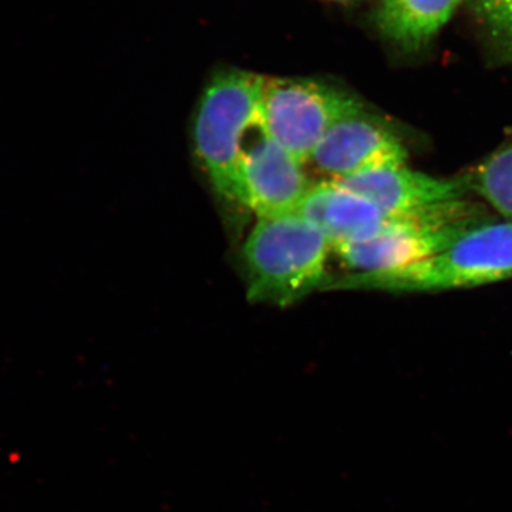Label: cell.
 Wrapping results in <instances>:
<instances>
[{
    "label": "cell",
    "instance_id": "cell-10",
    "mask_svg": "<svg viewBox=\"0 0 512 512\" xmlns=\"http://www.w3.org/2000/svg\"><path fill=\"white\" fill-rule=\"evenodd\" d=\"M463 0H382L379 22L387 39L417 50L433 39Z\"/></svg>",
    "mask_w": 512,
    "mask_h": 512
},
{
    "label": "cell",
    "instance_id": "cell-6",
    "mask_svg": "<svg viewBox=\"0 0 512 512\" xmlns=\"http://www.w3.org/2000/svg\"><path fill=\"white\" fill-rule=\"evenodd\" d=\"M407 157L397 134L362 107L330 127L308 163L326 180L339 181L377 168L403 167Z\"/></svg>",
    "mask_w": 512,
    "mask_h": 512
},
{
    "label": "cell",
    "instance_id": "cell-9",
    "mask_svg": "<svg viewBox=\"0 0 512 512\" xmlns=\"http://www.w3.org/2000/svg\"><path fill=\"white\" fill-rule=\"evenodd\" d=\"M296 214L318 229L332 249L377 237L393 221L363 195L333 180L312 184Z\"/></svg>",
    "mask_w": 512,
    "mask_h": 512
},
{
    "label": "cell",
    "instance_id": "cell-11",
    "mask_svg": "<svg viewBox=\"0 0 512 512\" xmlns=\"http://www.w3.org/2000/svg\"><path fill=\"white\" fill-rule=\"evenodd\" d=\"M476 191L507 221H512V146L498 151L468 175Z\"/></svg>",
    "mask_w": 512,
    "mask_h": 512
},
{
    "label": "cell",
    "instance_id": "cell-12",
    "mask_svg": "<svg viewBox=\"0 0 512 512\" xmlns=\"http://www.w3.org/2000/svg\"><path fill=\"white\" fill-rule=\"evenodd\" d=\"M476 12L495 52L512 64V0H477Z\"/></svg>",
    "mask_w": 512,
    "mask_h": 512
},
{
    "label": "cell",
    "instance_id": "cell-1",
    "mask_svg": "<svg viewBox=\"0 0 512 512\" xmlns=\"http://www.w3.org/2000/svg\"><path fill=\"white\" fill-rule=\"evenodd\" d=\"M328 239L299 214L258 218L242 248L248 298L286 308L328 284Z\"/></svg>",
    "mask_w": 512,
    "mask_h": 512
},
{
    "label": "cell",
    "instance_id": "cell-5",
    "mask_svg": "<svg viewBox=\"0 0 512 512\" xmlns=\"http://www.w3.org/2000/svg\"><path fill=\"white\" fill-rule=\"evenodd\" d=\"M362 107L355 94L332 84L265 77L259 124L266 136L306 165L330 127Z\"/></svg>",
    "mask_w": 512,
    "mask_h": 512
},
{
    "label": "cell",
    "instance_id": "cell-2",
    "mask_svg": "<svg viewBox=\"0 0 512 512\" xmlns=\"http://www.w3.org/2000/svg\"><path fill=\"white\" fill-rule=\"evenodd\" d=\"M265 77L222 70L205 87L194 123L195 153L214 191L244 207L242 165L248 137L259 126Z\"/></svg>",
    "mask_w": 512,
    "mask_h": 512
},
{
    "label": "cell",
    "instance_id": "cell-4",
    "mask_svg": "<svg viewBox=\"0 0 512 512\" xmlns=\"http://www.w3.org/2000/svg\"><path fill=\"white\" fill-rule=\"evenodd\" d=\"M392 220L389 228L377 237L332 249L348 274H376L424 261L488 218L480 205L463 198L413 217Z\"/></svg>",
    "mask_w": 512,
    "mask_h": 512
},
{
    "label": "cell",
    "instance_id": "cell-8",
    "mask_svg": "<svg viewBox=\"0 0 512 512\" xmlns=\"http://www.w3.org/2000/svg\"><path fill=\"white\" fill-rule=\"evenodd\" d=\"M376 205L387 218H407L463 200L470 190L467 177L437 178L403 167L377 168L339 180Z\"/></svg>",
    "mask_w": 512,
    "mask_h": 512
},
{
    "label": "cell",
    "instance_id": "cell-3",
    "mask_svg": "<svg viewBox=\"0 0 512 512\" xmlns=\"http://www.w3.org/2000/svg\"><path fill=\"white\" fill-rule=\"evenodd\" d=\"M512 278V221H487L471 228L439 254L376 274H345L330 289L436 292L493 284Z\"/></svg>",
    "mask_w": 512,
    "mask_h": 512
},
{
    "label": "cell",
    "instance_id": "cell-7",
    "mask_svg": "<svg viewBox=\"0 0 512 512\" xmlns=\"http://www.w3.org/2000/svg\"><path fill=\"white\" fill-rule=\"evenodd\" d=\"M311 187L305 164L266 136L259 124L242 165L244 207L258 218L296 214Z\"/></svg>",
    "mask_w": 512,
    "mask_h": 512
}]
</instances>
